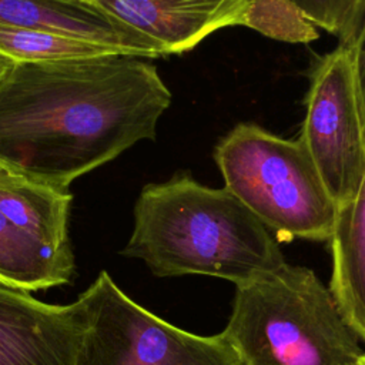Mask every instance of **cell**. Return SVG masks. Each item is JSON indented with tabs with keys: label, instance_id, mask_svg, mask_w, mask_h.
<instances>
[{
	"label": "cell",
	"instance_id": "obj_9",
	"mask_svg": "<svg viewBox=\"0 0 365 365\" xmlns=\"http://www.w3.org/2000/svg\"><path fill=\"white\" fill-rule=\"evenodd\" d=\"M0 26L84 38L143 58L161 57L147 38L93 0H0Z\"/></svg>",
	"mask_w": 365,
	"mask_h": 365
},
{
	"label": "cell",
	"instance_id": "obj_16",
	"mask_svg": "<svg viewBox=\"0 0 365 365\" xmlns=\"http://www.w3.org/2000/svg\"><path fill=\"white\" fill-rule=\"evenodd\" d=\"M346 46L351 50L356 87H358V93H359V98H361V104L365 115V13L362 16V20L358 29L355 30L352 38L346 43Z\"/></svg>",
	"mask_w": 365,
	"mask_h": 365
},
{
	"label": "cell",
	"instance_id": "obj_10",
	"mask_svg": "<svg viewBox=\"0 0 365 365\" xmlns=\"http://www.w3.org/2000/svg\"><path fill=\"white\" fill-rule=\"evenodd\" d=\"M328 241L329 291L346 322L365 342V175L354 198L338 208Z\"/></svg>",
	"mask_w": 365,
	"mask_h": 365
},
{
	"label": "cell",
	"instance_id": "obj_18",
	"mask_svg": "<svg viewBox=\"0 0 365 365\" xmlns=\"http://www.w3.org/2000/svg\"><path fill=\"white\" fill-rule=\"evenodd\" d=\"M361 365H365V355H364L362 359H361Z\"/></svg>",
	"mask_w": 365,
	"mask_h": 365
},
{
	"label": "cell",
	"instance_id": "obj_8",
	"mask_svg": "<svg viewBox=\"0 0 365 365\" xmlns=\"http://www.w3.org/2000/svg\"><path fill=\"white\" fill-rule=\"evenodd\" d=\"M161 54H181L217 30L242 26L252 0H93Z\"/></svg>",
	"mask_w": 365,
	"mask_h": 365
},
{
	"label": "cell",
	"instance_id": "obj_11",
	"mask_svg": "<svg viewBox=\"0 0 365 365\" xmlns=\"http://www.w3.org/2000/svg\"><path fill=\"white\" fill-rule=\"evenodd\" d=\"M68 188L29 180L0 167V211L19 228L54 248L71 251Z\"/></svg>",
	"mask_w": 365,
	"mask_h": 365
},
{
	"label": "cell",
	"instance_id": "obj_6",
	"mask_svg": "<svg viewBox=\"0 0 365 365\" xmlns=\"http://www.w3.org/2000/svg\"><path fill=\"white\" fill-rule=\"evenodd\" d=\"M305 108L298 140L339 208L354 198L365 175V115L346 44L315 63Z\"/></svg>",
	"mask_w": 365,
	"mask_h": 365
},
{
	"label": "cell",
	"instance_id": "obj_15",
	"mask_svg": "<svg viewBox=\"0 0 365 365\" xmlns=\"http://www.w3.org/2000/svg\"><path fill=\"white\" fill-rule=\"evenodd\" d=\"M295 7L317 29L338 37L346 44L365 13V0H284Z\"/></svg>",
	"mask_w": 365,
	"mask_h": 365
},
{
	"label": "cell",
	"instance_id": "obj_5",
	"mask_svg": "<svg viewBox=\"0 0 365 365\" xmlns=\"http://www.w3.org/2000/svg\"><path fill=\"white\" fill-rule=\"evenodd\" d=\"M90 322L76 365H245L228 338L177 328L134 302L101 271L83 291Z\"/></svg>",
	"mask_w": 365,
	"mask_h": 365
},
{
	"label": "cell",
	"instance_id": "obj_7",
	"mask_svg": "<svg viewBox=\"0 0 365 365\" xmlns=\"http://www.w3.org/2000/svg\"><path fill=\"white\" fill-rule=\"evenodd\" d=\"M88 322L83 292L53 305L0 282V365H76Z\"/></svg>",
	"mask_w": 365,
	"mask_h": 365
},
{
	"label": "cell",
	"instance_id": "obj_3",
	"mask_svg": "<svg viewBox=\"0 0 365 365\" xmlns=\"http://www.w3.org/2000/svg\"><path fill=\"white\" fill-rule=\"evenodd\" d=\"M222 334L245 365H361L365 355L329 288L287 262L237 285Z\"/></svg>",
	"mask_w": 365,
	"mask_h": 365
},
{
	"label": "cell",
	"instance_id": "obj_13",
	"mask_svg": "<svg viewBox=\"0 0 365 365\" xmlns=\"http://www.w3.org/2000/svg\"><path fill=\"white\" fill-rule=\"evenodd\" d=\"M0 53L6 54L13 61H56L97 57L121 51L84 38L0 26Z\"/></svg>",
	"mask_w": 365,
	"mask_h": 365
},
{
	"label": "cell",
	"instance_id": "obj_17",
	"mask_svg": "<svg viewBox=\"0 0 365 365\" xmlns=\"http://www.w3.org/2000/svg\"><path fill=\"white\" fill-rule=\"evenodd\" d=\"M14 61L10 58V57H7L6 54H3V53H0V78L4 76V73L11 67V64H13Z\"/></svg>",
	"mask_w": 365,
	"mask_h": 365
},
{
	"label": "cell",
	"instance_id": "obj_14",
	"mask_svg": "<svg viewBox=\"0 0 365 365\" xmlns=\"http://www.w3.org/2000/svg\"><path fill=\"white\" fill-rule=\"evenodd\" d=\"M242 26L289 43H308L319 36L318 29L284 0H252Z\"/></svg>",
	"mask_w": 365,
	"mask_h": 365
},
{
	"label": "cell",
	"instance_id": "obj_12",
	"mask_svg": "<svg viewBox=\"0 0 365 365\" xmlns=\"http://www.w3.org/2000/svg\"><path fill=\"white\" fill-rule=\"evenodd\" d=\"M73 251L54 248L19 228L0 211V282L26 292L70 284Z\"/></svg>",
	"mask_w": 365,
	"mask_h": 365
},
{
	"label": "cell",
	"instance_id": "obj_4",
	"mask_svg": "<svg viewBox=\"0 0 365 365\" xmlns=\"http://www.w3.org/2000/svg\"><path fill=\"white\" fill-rule=\"evenodd\" d=\"M224 188L237 197L277 241H328L338 207L299 140L241 123L214 148Z\"/></svg>",
	"mask_w": 365,
	"mask_h": 365
},
{
	"label": "cell",
	"instance_id": "obj_2",
	"mask_svg": "<svg viewBox=\"0 0 365 365\" xmlns=\"http://www.w3.org/2000/svg\"><path fill=\"white\" fill-rule=\"evenodd\" d=\"M121 255L144 261L155 277L194 274L235 285L285 264L277 238L237 197L190 174L143 187Z\"/></svg>",
	"mask_w": 365,
	"mask_h": 365
},
{
	"label": "cell",
	"instance_id": "obj_1",
	"mask_svg": "<svg viewBox=\"0 0 365 365\" xmlns=\"http://www.w3.org/2000/svg\"><path fill=\"white\" fill-rule=\"evenodd\" d=\"M171 93L147 58L14 61L0 78V167L57 188L154 140Z\"/></svg>",
	"mask_w": 365,
	"mask_h": 365
}]
</instances>
